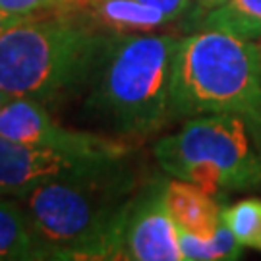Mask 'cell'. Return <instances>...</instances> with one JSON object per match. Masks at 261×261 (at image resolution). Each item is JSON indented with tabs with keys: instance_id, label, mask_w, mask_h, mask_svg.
Here are the masks:
<instances>
[{
	"instance_id": "cell-1",
	"label": "cell",
	"mask_w": 261,
	"mask_h": 261,
	"mask_svg": "<svg viewBox=\"0 0 261 261\" xmlns=\"http://www.w3.org/2000/svg\"><path fill=\"white\" fill-rule=\"evenodd\" d=\"M140 186L128 159L91 174L41 184L16 199L50 259H126V219Z\"/></svg>"
},
{
	"instance_id": "cell-2",
	"label": "cell",
	"mask_w": 261,
	"mask_h": 261,
	"mask_svg": "<svg viewBox=\"0 0 261 261\" xmlns=\"http://www.w3.org/2000/svg\"><path fill=\"white\" fill-rule=\"evenodd\" d=\"M111 35L75 12L21 19L0 33V91L43 105L85 93Z\"/></svg>"
},
{
	"instance_id": "cell-3",
	"label": "cell",
	"mask_w": 261,
	"mask_h": 261,
	"mask_svg": "<svg viewBox=\"0 0 261 261\" xmlns=\"http://www.w3.org/2000/svg\"><path fill=\"white\" fill-rule=\"evenodd\" d=\"M180 39L112 31L85 89V107L122 140H143L170 118L172 64Z\"/></svg>"
},
{
	"instance_id": "cell-4",
	"label": "cell",
	"mask_w": 261,
	"mask_h": 261,
	"mask_svg": "<svg viewBox=\"0 0 261 261\" xmlns=\"http://www.w3.org/2000/svg\"><path fill=\"white\" fill-rule=\"evenodd\" d=\"M219 112L261 122V50L253 39L197 29L180 39L174 55L170 118Z\"/></svg>"
},
{
	"instance_id": "cell-5",
	"label": "cell",
	"mask_w": 261,
	"mask_h": 261,
	"mask_svg": "<svg viewBox=\"0 0 261 261\" xmlns=\"http://www.w3.org/2000/svg\"><path fill=\"white\" fill-rule=\"evenodd\" d=\"M153 155L168 176L209 194L261 186V122L244 114H201L155 143Z\"/></svg>"
},
{
	"instance_id": "cell-6",
	"label": "cell",
	"mask_w": 261,
	"mask_h": 261,
	"mask_svg": "<svg viewBox=\"0 0 261 261\" xmlns=\"http://www.w3.org/2000/svg\"><path fill=\"white\" fill-rule=\"evenodd\" d=\"M128 159H132V151H66L19 143L0 136V196L19 197L41 184L91 174Z\"/></svg>"
},
{
	"instance_id": "cell-7",
	"label": "cell",
	"mask_w": 261,
	"mask_h": 261,
	"mask_svg": "<svg viewBox=\"0 0 261 261\" xmlns=\"http://www.w3.org/2000/svg\"><path fill=\"white\" fill-rule=\"evenodd\" d=\"M0 136L19 143L66 151H89V153L132 151L126 140L116 136L105 138L91 132L66 128L55 120L47 105L28 97H10L0 107Z\"/></svg>"
},
{
	"instance_id": "cell-8",
	"label": "cell",
	"mask_w": 261,
	"mask_h": 261,
	"mask_svg": "<svg viewBox=\"0 0 261 261\" xmlns=\"http://www.w3.org/2000/svg\"><path fill=\"white\" fill-rule=\"evenodd\" d=\"M167 180L153 178L141 184L132 199L124 252L130 261H182L178 226L167 207Z\"/></svg>"
},
{
	"instance_id": "cell-9",
	"label": "cell",
	"mask_w": 261,
	"mask_h": 261,
	"mask_svg": "<svg viewBox=\"0 0 261 261\" xmlns=\"http://www.w3.org/2000/svg\"><path fill=\"white\" fill-rule=\"evenodd\" d=\"M165 197L176 226L186 232L209 238L223 221L221 219L223 207L215 199V194H209L186 180H178V178L167 180Z\"/></svg>"
},
{
	"instance_id": "cell-10",
	"label": "cell",
	"mask_w": 261,
	"mask_h": 261,
	"mask_svg": "<svg viewBox=\"0 0 261 261\" xmlns=\"http://www.w3.org/2000/svg\"><path fill=\"white\" fill-rule=\"evenodd\" d=\"M50 259L47 244L39 238L16 197L0 196V261Z\"/></svg>"
},
{
	"instance_id": "cell-11",
	"label": "cell",
	"mask_w": 261,
	"mask_h": 261,
	"mask_svg": "<svg viewBox=\"0 0 261 261\" xmlns=\"http://www.w3.org/2000/svg\"><path fill=\"white\" fill-rule=\"evenodd\" d=\"M91 8L99 23L111 31H151L172 21L163 10L141 0H95Z\"/></svg>"
},
{
	"instance_id": "cell-12",
	"label": "cell",
	"mask_w": 261,
	"mask_h": 261,
	"mask_svg": "<svg viewBox=\"0 0 261 261\" xmlns=\"http://www.w3.org/2000/svg\"><path fill=\"white\" fill-rule=\"evenodd\" d=\"M197 29H223L246 39L261 37V0H228L205 16Z\"/></svg>"
},
{
	"instance_id": "cell-13",
	"label": "cell",
	"mask_w": 261,
	"mask_h": 261,
	"mask_svg": "<svg viewBox=\"0 0 261 261\" xmlns=\"http://www.w3.org/2000/svg\"><path fill=\"white\" fill-rule=\"evenodd\" d=\"M223 223L230 228L244 248L259 250L261 244V199L250 197L223 207Z\"/></svg>"
},
{
	"instance_id": "cell-14",
	"label": "cell",
	"mask_w": 261,
	"mask_h": 261,
	"mask_svg": "<svg viewBox=\"0 0 261 261\" xmlns=\"http://www.w3.org/2000/svg\"><path fill=\"white\" fill-rule=\"evenodd\" d=\"M95 0H0V10L8 14L31 16L41 12H75L77 8L91 6Z\"/></svg>"
},
{
	"instance_id": "cell-15",
	"label": "cell",
	"mask_w": 261,
	"mask_h": 261,
	"mask_svg": "<svg viewBox=\"0 0 261 261\" xmlns=\"http://www.w3.org/2000/svg\"><path fill=\"white\" fill-rule=\"evenodd\" d=\"M226 2L228 0H188L186 12L182 14V18L188 21V28L196 31L199 28V23L205 19V16H209L217 8L224 6Z\"/></svg>"
},
{
	"instance_id": "cell-16",
	"label": "cell",
	"mask_w": 261,
	"mask_h": 261,
	"mask_svg": "<svg viewBox=\"0 0 261 261\" xmlns=\"http://www.w3.org/2000/svg\"><path fill=\"white\" fill-rule=\"evenodd\" d=\"M141 2L163 10L172 21L182 18V14L186 12V6H188V0H141Z\"/></svg>"
},
{
	"instance_id": "cell-17",
	"label": "cell",
	"mask_w": 261,
	"mask_h": 261,
	"mask_svg": "<svg viewBox=\"0 0 261 261\" xmlns=\"http://www.w3.org/2000/svg\"><path fill=\"white\" fill-rule=\"evenodd\" d=\"M33 16V14H31ZM29 18V16H19V14H8V12H2L0 10V33H4L8 28H12V25H16L18 21H21V19Z\"/></svg>"
},
{
	"instance_id": "cell-18",
	"label": "cell",
	"mask_w": 261,
	"mask_h": 261,
	"mask_svg": "<svg viewBox=\"0 0 261 261\" xmlns=\"http://www.w3.org/2000/svg\"><path fill=\"white\" fill-rule=\"evenodd\" d=\"M8 99H10L8 95H6V93H2V91H0V107H2V105L6 103V101H8Z\"/></svg>"
},
{
	"instance_id": "cell-19",
	"label": "cell",
	"mask_w": 261,
	"mask_h": 261,
	"mask_svg": "<svg viewBox=\"0 0 261 261\" xmlns=\"http://www.w3.org/2000/svg\"><path fill=\"white\" fill-rule=\"evenodd\" d=\"M259 50H261V43H259Z\"/></svg>"
},
{
	"instance_id": "cell-20",
	"label": "cell",
	"mask_w": 261,
	"mask_h": 261,
	"mask_svg": "<svg viewBox=\"0 0 261 261\" xmlns=\"http://www.w3.org/2000/svg\"><path fill=\"white\" fill-rule=\"evenodd\" d=\"M259 250H261V244H259Z\"/></svg>"
}]
</instances>
